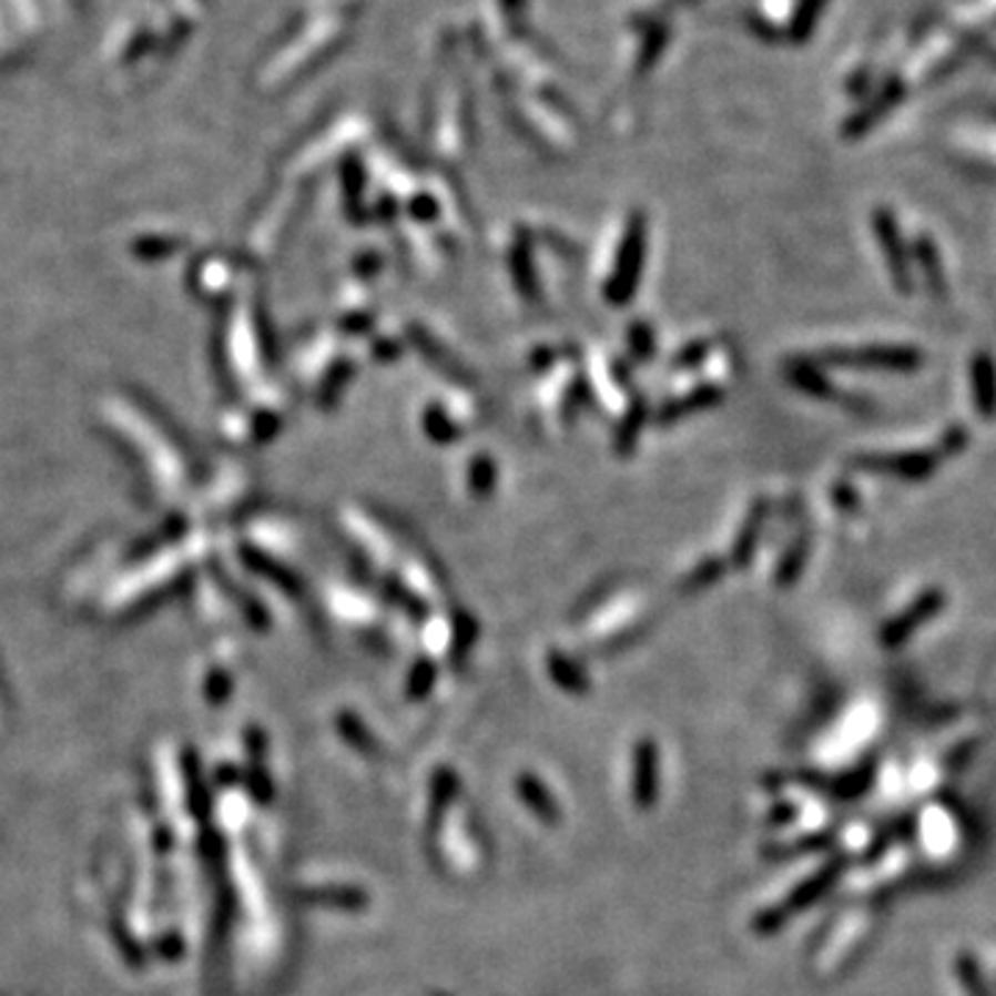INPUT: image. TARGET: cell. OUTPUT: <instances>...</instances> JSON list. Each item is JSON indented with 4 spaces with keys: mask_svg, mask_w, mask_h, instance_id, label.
<instances>
[{
    "mask_svg": "<svg viewBox=\"0 0 996 996\" xmlns=\"http://www.w3.org/2000/svg\"><path fill=\"white\" fill-rule=\"evenodd\" d=\"M883 471L900 474V477H925L933 471V457L925 455H903V457H883Z\"/></svg>",
    "mask_w": 996,
    "mask_h": 996,
    "instance_id": "1",
    "label": "cell"
},
{
    "mask_svg": "<svg viewBox=\"0 0 996 996\" xmlns=\"http://www.w3.org/2000/svg\"><path fill=\"white\" fill-rule=\"evenodd\" d=\"M877 236H881V242H883V252H886L888 261H892L894 277H897V283H903V274H905L903 252H900L897 231H894V222L888 220V216H886V220H883V216H881V222H877Z\"/></svg>",
    "mask_w": 996,
    "mask_h": 996,
    "instance_id": "2",
    "label": "cell"
},
{
    "mask_svg": "<svg viewBox=\"0 0 996 996\" xmlns=\"http://www.w3.org/2000/svg\"><path fill=\"white\" fill-rule=\"evenodd\" d=\"M975 383H977V396H980L983 410L992 413L996 385H994V372H992V366H988V360H980L975 366Z\"/></svg>",
    "mask_w": 996,
    "mask_h": 996,
    "instance_id": "3",
    "label": "cell"
}]
</instances>
